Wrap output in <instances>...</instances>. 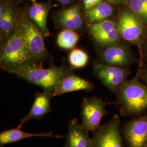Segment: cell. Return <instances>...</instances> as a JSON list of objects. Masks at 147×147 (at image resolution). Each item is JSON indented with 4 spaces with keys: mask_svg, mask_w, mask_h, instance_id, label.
I'll use <instances>...</instances> for the list:
<instances>
[{
    "mask_svg": "<svg viewBox=\"0 0 147 147\" xmlns=\"http://www.w3.org/2000/svg\"><path fill=\"white\" fill-rule=\"evenodd\" d=\"M121 132L127 147H147V115L126 122Z\"/></svg>",
    "mask_w": 147,
    "mask_h": 147,
    "instance_id": "obj_10",
    "label": "cell"
},
{
    "mask_svg": "<svg viewBox=\"0 0 147 147\" xmlns=\"http://www.w3.org/2000/svg\"><path fill=\"white\" fill-rule=\"evenodd\" d=\"M93 88L94 85L89 80L82 79L70 73L60 81L53 94V98L57 95L79 90L90 92Z\"/></svg>",
    "mask_w": 147,
    "mask_h": 147,
    "instance_id": "obj_13",
    "label": "cell"
},
{
    "mask_svg": "<svg viewBox=\"0 0 147 147\" xmlns=\"http://www.w3.org/2000/svg\"><path fill=\"white\" fill-rule=\"evenodd\" d=\"M1 68L11 74L34 63L28 52L20 22L1 50Z\"/></svg>",
    "mask_w": 147,
    "mask_h": 147,
    "instance_id": "obj_2",
    "label": "cell"
},
{
    "mask_svg": "<svg viewBox=\"0 0 147 147\" xmlns=\"http://www.w3.org/2000/svg\"><path fill=\"white\" fill-rule=\"evenodd\" d=\"M129 8L147 27V0H129Z\"/></svg>",
    "mask_w": 147,
    "mask_h": 147,
    "instance_id": "obj_21",
    "label": "cell"
},
{
    "mask_svg": "<svg viewBox=\"0 0 147 147\" xmlns=\"http://www.w3.org/2000/svg\"><path fill=\"white\" fill-rule=\"evenodd\" d=\"M28 1H31L32 2H36V0H28Z\"/></svg>",
    "mask_w": 147,
    "mask_h": 147,
    "instance_id": "obj_28",
    "label": "cell"
},
{
    "mask_svg": "<svg viewBox=\"0 0 147 147\" xmlns=\"http://www.w3.org/2000/svg\"><path fill=\"white\" fill-rule=\"evenodd\" d=\"M91 147H124L121 120L117 114L92 132Z\"/></svg>",
    "mask_w": 147,
    "mask_h": 147,
    "instance_id": "obj_6",
    "label": "cell"
},
{
    "mask_svg": "<svg viewBox=\"0 0 147 147\" xmlns=\"http://www.w3.org/2000/svg\"><path fill=\"white\" fill-rule=\"evenodd\" d=\"M27 47L34 62L42 60L47 56L42 32L32 21L28 15L24 13L19 18Z\"/></svg>",
    "mask_w": 147,
    "mask_h": 147,
    "instance_id": "obj_5",
    "label": "cell"
},
{
    "mask_svg": "<svg viewBox=\"0 0 147 147\" xmlns=\"http://www.w3.org/2000/svg\"><path fill=\"white\" fill-rule=\"evenodd\" d=\"M93 74L105 87L112 92L116 93L119 86L127 80L130 71L125 67L94 62Z\"/></svg>",
    "mask_w": 147,
    "mask_h": 147,
    "instance_id": "obj_8",
    "label": "cell"
},
{
    "mask_svg": "<svg viewBox=\"0 0 147 147\" xmlns=\"http://www.w3.org/2000/svg\"><path fill=\"white\" fill-rule=\"evenodd\" d=\"M137 76L147 87V65L140 69Z\"/></svg>",
    "mask_w": 147,
    "mask_h": 147,
    "instance_id": "obj_24",
    "label": "cell"
},
{
    "mask_svg": "<svg viewBox=\"0 0 147 147\" xmlns=\"http://www.w3.org/2000/svg\"><path fill=\"white\" fill-rule=\"evenodd\" d=\"M143 45H144V55L146 56L147 59V37L146 38Z\"/></svg>",
    "mask_w": 147,
    "mask_h": 147,
    "instance_id": "obj_27",
    "label": "cell"
},
{
    "mask_svg": "<svg viewBox=\"0 0 147 147\" xmlns=\"http://www.w3.org/2000/svg\"><path fill=\"white\" fill-rule=\"evenodd\" d=\"M52 7L50 3H38L33 2L28 11V15L39 30L44 37L50 36L47 28V16L49 10Z\"/></svg>",
    "mask_w": 147,
    "mask_h": 147,
    "instance_id": "obj_17",
    "label": "cell"
},
{
    "mask_svg": "<svg viewBox=\"0 0 147 147\" xmlns=\"http://www.w3.org/2000/svg\"><path fill=\"white\" fill-rule=\"evenodd\" d=\"M82 2L84 9L88 11L103 2V0H82Z\"/></svg>",
    "mask_w": 147,
    "mask_h": 147,
    "instance_id": "obj_23",
    "label": "cell"
},
{
    "mask_svg": "<svg viewBox=\"0 0 147 147\" xmlns=\"http://www.w3.org/2000/svg\"><path fill=\"white\" fill-rule=\"evenodd\" d=\"M80 3L64 8L58 12L56 22L58 26L71 30H80L83 25V19L80 11Z\"/></svg>",
    "mask_w": 147,
    "mask_h": 147,
    "instance_id": "obj_14",
    "label": "cell"
},
{
    "mask_svg": "<svg viewBox=\"0 0 147 147\" xmlns=\"http://www.w3.org/2000/svg\"><path fill=\"white\" fill-rule=\"evenodd\" d=\"M79 39V34L75 31L64 29L59 33L57 43L59 47L64 49H71L76 45Z\"/></svg>",
    "mask_w": 147,
    "mask_h": 147,
    "instance_id": "obj_20",
    "label": "cell"
},
{
    "mask_svg": "<svg viewBox=\"0 0 147 147\" xmlns=\"http://www.w3.org/2000/svg\"><path fill=\"white\" fill-rule=\"evenodd\" d=\"M108 114L103 100L96 96L85 98L82 102L81 117L82 124L88 131L98 130L102 118Z\"/></svg>",
    "mask_w": 147,
    "mask_h": 147,
    "instance_id": "obj_7",
    "label": "cell"
},
{
    "mask_svg": "<svg viewBox=\"0 0 147 147\" xmlns=\"http://www.w3.org/2000/svg\"><path fill=\"white\" fill-rule=\"evenodd\" d=\"M100 57L102 63L121 67L130 65L134 60L131 51L121 43L104 49L100 53Z\"/></svg>",
    "mask_w": 147,
    "mask_h": 147,
    "instance_id": "obj_11",
    "label": "cell"
},
{
    "mask_svg": "<svg viewBox=\"0 0 147 147\" xmlns=\"http://www.w3.org/2000/svg\"><path fill=\"white\" fill-rule=\"evenodd\" d=\"M32 137H48L60 138L65 136L61 135H53V132L38 134L26 132L16 128L3 131L0 133V147H3L7 144L18 142Z\"/></svg>",
    "mask_w": 147,
    "mask_h": 147,
    "instance_id": "obj_18",
    "label": "cell"
},
{
    "mask_svg": "<svg viewBox=\"0 0 147 147\" xmlns=\"http://www.w3.org/2000/svg\"><path fill=\"white\" fill-rule=\"evenodd\" d=\"M88 30L95 42L103 49L121 43L117 22L112 20L107 19L88 24Z\"/></svg>",
    "mask_w": 147,
    "mask_h": 147,
    "instance_id": "obj_9",
    "label": "cell"
},
{
    "mask_svg": "<svg viewBox=\"0 0 147 147\" xmlns=\"http://www.w3.org/2000/svg\"><path fill=\"white\" fill-rule=\"evenodd\" d=\"M88 61L87 54L82 50L74 49L69 56V62L75 68H82L87 64Z\"/></svg>",
    "mask_w": 147,
    "mask_h": 147,
    "instance_id": "obj_22",
    "label": "cell"
},
{
    "mask_svg": "<svg viewBox=\"0 0 147 147\" xmlns=\"http://www.w3.org/2000/svg\"><path fill=\"white\" fill-rule=\"evenodd\" d=\"M51 98L52 97L45 92L36 93L35 99L31 110L26 116L21 119V123L17 128L20 129L23 124L30 120H41L49 112H51Z\"/></svg>",
    "mask_w": 147,
    "mask_h": 147,
    "instance_id": "obj_16",
    "label": "cell"
},
{
    "mask_svg": "<svg viewBox=\"0 0 147 147\" xmlns=\"http://www.w3.org/2000/svg\"><path fill=\"white\" fill-rule=\"evenodd\" d=\"M19 18L11 3L1 2L0 6V32L1 40H6L16 31Z\"/></svg>",
    "mask_w": 147,
    "mask_h": 147,
    "instance_id": "obj_15",
    "label": "cell"
},
{
    "mask_svg": "<svg viewBox=\"0 0 147 147\" xmlns=\"http://www.w3.org/2000/svg\"><path fill=\"white\" fill-rule=\"evenodd\" d=\"M87 130L76 118L68 121L66 142L64 147H91L92 138Z\"/></svg>",
    "mask_w": 147,
    "mask_h": 147,
    "instance_id": "obj_12",
    "label": "cell"
},
{
    "mask_svg": "<svg viewBox=\"0 0 147 147\" xmlns=\"http://www.w3.org/2000/svg\"><path fill=\"white\" fill-rule=\"evenodd\" d=\"M70 71L64 64L60 67H53L44 69L34 63L16 71L13 74L27 82L42 88L52 98L60 81Z\"/></svg>",
    "mask_w": 147,
    "mask_h": 147,
    "instance_id": "obj_3",
    "label": "cell"
},
{
    "mask_svg": "<svg viewBox=\"0 0 147 147\" xmlns=\"http://www.w3.org/2000/svg\"><path fill=\"white\" fill-rule=\"evenodd\" d=\"M113 13V7L107 2H102L92 9L86 11V16L89 24L107 19Z\"/></svg>",
    "mask_w": 147,
    "mask_h": 147,
    "instance_id": "obj_19",
    "label": "cell"
},
{
    "mask_svg": "<svg viewBox=\"0 0 147 147\" xmlns=\"http://www.w3.org/2000/svg\"><path fill=\"white\" fill-rule=\"evenodd\" d=\"M116 93L121 116L140 117L147 112V87L137 76L124 81Z\"/></svg>",
    "mask_w": 147,
    "mask_h": 147,
    "instance_id": "obj_1",
    "label": "cell"
},
{
    "mask_svg": "<svg viewBox=\"0 0 147 147\" xmlns=\"http://www.w3.org/2000/svg\"><path fill=\"white\" fill-rule=\"evenodd\" d=\"M62 5H68L70 4L73 0H57Z\"/></svg>",
    "mask_w": 147,
    "mask_h": 147,
    "instance_id": "obj_26",
    "label": "cell"
},
{
    "mask_svg": "<svg viewBox=\"0 0 147 147\" xmlns=\"http://www.w3.org/2000/svg\"><path fill=\"white\" fill-rule=\"evenodd\" d=\"M109 3L113 5H121L126 2L127 0H106Z\"/></svg>",
    "mask_w": 147,
    "mask_h": 147,
    "instance_id": "obj_25",
    "label": "cell"
},
{
    "mask_svg": "<svg viewBox=\"0 0 147 147\" xmlns=\"http://www.w3.org/2000/svg\"><path fill=\"white\" fill-rule=\"evenodd\" d=\"M116 22L121 38L137 45L141 52L147 31L140 19L130 8L124 9L119 12Z\"/></svg>",
    "mask_w": 147,
    "mask_h": 147,
    "instance_id": "obj_4",
    "label": "cell"
}]
</instances>
